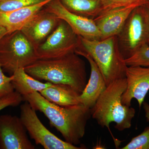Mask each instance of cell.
Wrapping results in <instances>:
<instances>
[{
	"label": "cell",
	"instance_id": "cell-1",
	"mask_svg": "<svg viewBox=\"0 0 149 149\" xmlns=\"http://www.w3.org/2000/svg\"><path fill=\"white\" fill-rule=\"evenodd\" d=\"M36 111L43 113L52 126L61 133L65 141L74 146L80 143L85 135L91 109L80 104L71 106H59L46 100L39 92L23 97Z\"/></svg>",
	"mask_w": 149,
	"mask_h": 149
},
{
	"label": "cell",
	"instance_id": "cell-2",
	"mask_svg": "<svg viewBox=\"0 0 149 149\" xmlns=\"http://www.w3.org/2000/svg\"><path fill=\"white\" fill-rule=\"evenodd\" d=\"M24 69L37 80L68 85L80 94L87 85L85 62L75 53L57 58L38 59Z\"/></svg>",
	"mask_w": 149,
	"mask_h": 149
},
{
	"label": "cell",
	"instance_id": "cell-3",
	"mask_svg": "<svg viewBox=\"0 0 149 149\" xmlns=\"http://www.w3.org/2000/svg\"><path fill=\"white\" fill-rule=\"evenodd\" d=\"M127 88L126 78L118 79L107 85L95 105L91 109V114L102 128H109L112 122L118 131L129 129L136 114V110L123 104L122 96Z\"/></svg>",
	"mask_w": 149,
	"mask_h": 149
},
{
	"label": "cell",
	"instance_id": "cell-4",
	"mask_svg": "<svg viewBox=\"0 0 149 149\" xmlns=\"http://www.w3.org/2000/svg\"><path fill=\"white\" fill-rule=\"evenodd\" d=\"M80 39L79 48L94 60L107 86L115 80L125 78L128 66L119 49L117 36L99 40H89L81 37Z\"/></svg>",
	"mask_w": 149,
	"mask_h": 149
},
{
	"label": "cell",
	"instance_id": "cell-5",
	"mask_svg": "<svg viewBox=\"0 0 149 149\" xmlns=\"http://www.w3.org/2000/svg\"><path fill=\"white\" fill-rule=\"evenodd\" d=\"M38 59L36 49L21 30L7 34L0 41V64L10 75Z\"/></svg>",
	"mask_w": 149,
	"mask_h": 149
},
{
	"label": "cell",
	"instance_id": "cell-6",
	"mask_svg": "<svg viewBox=\"0 0 149 149\" xmlns=\"http://www.w3.org/2000/svg\"><path fill=\"white\" fill-rule=\"evenodd\" d=\"M119 49L125 59L149 44V13L146 4L132 11L117 35Z\"/></svg>",
	"mask_w": 149,
	"mask_h": 149
},
{
	"label": "cell",
	"instance_id": "cell-7",
	"mask_svg": "<svg viewBox=\"0 0 149 149\" xmlns=\"http://www.w3.org/2000/svg\"><path fill=\"white\" fill-rule=\"evenodd\" d=\"M81 39L64 20L61 19L53 32L36 49L38 59L57 58L75 52Z\"/></svg>",
	"mask_w": 149,
	"mask_h": 149
},
{
	"label": "cell",
	"instance_id": "cell-8",
	"mask_svg": "<svg viewBox=\"0 0 149 149\" xmlns=\"http://www.w3.org/2000/svg\"><path fill=\"white\" fill-rule=\"evenodd\" d=\"M20 117L31 139L45 149H85L63 141L51 133L40 121L36 111L27 102L20 106Z\"/></svg>",
	"mask_w": 149,
	"mask_h": 149
},
{
	"label": "cell",
	"instance_id": "cell-9",
	"mask_svg": "<svg viewBox=\"0 0 149 149\" xmlns=\"http://www.w3.org/2000/svg\"><path fill=\"white\" fill-rule=\"evenodd\" d=\"M20 117L0 116V149H34Z\"/></svg>",
	"mask_w": 149,
	"mask_h": 149
},
{
	"label": "cell",
	"instance_id": "cell-10",
	"mask_svg": "<svg viewBox=\"0 0 149 149\" xmlns=\"http://www.w3.org/2000/svg\"><path fill=\"white\" fill-rule=\"evenodd\" d=\"M44 8L65 21L80 37L89 40L101 39L100 32L93 19L70 12L63 6L60 0H52Z\"/></svg>",
	"mask_w": 149,
	"mask_h": 149
},
{
	"label": "cell",
	"instance_id": "cell-11",
	"mask_svg": "<svg viewBox=\"0 0 149 149\" xmlns=\"http://www.w3.org/2000/svg\"><path fill=\"white\" fill-rule=\"evenodd\" d=\"M127 88L122 96L123 104L131 106L133 99L141 108L149 91V67L127 66L125 72Z\"/></svg>",
	"mask_w": 149,
	"mask_h": 149
},
{
	"label": "cell",
	"instance_id": "cell-12",
	"mask_svg": "<svg viewBox=\"0 0 149 149\" xmlns=\"http://www.w3.org/2000/svg\"><path fill=\"white\" fill-rule=\"evenodd\" d=\"M60 20L56 15L44 8L21 31L36 49L53 32Z\"/></svg>",
	"mask_w": 149,
	"mask_h": 149
},
{
	"label": "cell",
	"instance_id": "cell-13",
	"mask_svg": "<svg viewBox=\"0 0 149 149\" xmlns=\"http://www.w3.org/2000/svg\"><path fill=\"white\" fill-rule=\"evenodd\" d=\"M142 5L143 4H134L102 11L93 19L100 32L101 39L117 36L132 11Z\"/></svg>",
	"mask_w": 149,
	"mask_h": 149
},
{
	"label": "cell",
	"instance_id": "cell-14",
	"mask_svg": "<svg viewBox=\"0 0 149 149\" xmlns=\"http://www.w3.org/2000/svg\"><path fill=\"white\" fill-rule=\"evenodd\" d=\"M74 53L84 57L88 60L91 66L90 79L83 92L79 96V99L80 104L91 109L107 88L106 83L98 66L91 56L80 48Z\"/></svg>",
	"mask_w": 149,
	"mask_h": 149
},
{
	"label": "cell",
	"instance_id": "cell-15",
	"mask_svg": "<svg viewBox=\"0 0 149 149\" xmlns=\"http://www.w3.org/2000/svg\"><path fill=\"white\" fill-rule=\"evenodd\" d=\"M51 1L46 0L12 11L0 13V25L6 29L8 34L21 30Z\"/></svg>",
	"mask_w": 149,
	"mask_h": 149
},
{
	"label": "cell",
	"instance_id": "cell-16",
	"mask_svg": "<svg viewBox=\"0 0 149 149\" xmlns=\"http://www.w3.org/2000/svg\"><path fill=\"white\" fill-rule=\"evenodd\" d=\"M40 93L49 102L59 106L69 107L80 104V94L68 85L53 84Z\"/></svg>",
	"mask_w": 149,
	"mask_h": 149
},
{
	"label": "cell",
	"instance_id": "cell-17",
	"mask_svg": "<svg viewBox=\"0 0 149 149\" xmlns=\"http://www.w3.org/2000/svg\"><path fill=\"white\" fill-rule=\"evenodd\" d=\"M12 83L15 91L21 95L22 97L34 92H39L52 85V83H43L35 79L25 72L24 68L17 70L12 74Z\"/></svg>",
	"mask_w": 149,
	"mask_h": 149
},
{
	"label": "cell",
	"instance_id": "cell-18",
	"mask_svg": "<svg viewBox=\"0 0 149 149\" xmlns=\"http://www.w3.org/2000/svg\"><path fill=\"white\" fill-rule=\"evenodd\" d=\"M72 13L93 19L103 10L102 0H60Z\"/></svg>",
	"mask_w": 149,
	"mask_h": 149
},
{
	"label": "cell",
	"instance_id": "cell-19",
	"mask_svg": "<svg viewBox=\"0 0 149 149\" xmlns=\"http://www.w3.org/2000/svg\"><path fill=\"white\" fill-rule=\"evenodd\" d=\"M126 65L129 66L149 67V46L145 45L132 55L125 59Z\"/></svg>",
	"mask_w": 149,
	"mask_h": 149
},
{
	"label": "cell",
	"instance_id": "cell-20",
	"mask_svg": "<svg viewBox=\"0 0 149 149\" xmlns=\"http://www.w3.org/2000/svg\"><path fill=\"white\" fill-rule=\"evenodd\" d=\"M46 0H0V13L8 12Z\"/></svg>",
	"mask_w": 149,
	"mask_h": 149
},
{
	"label": "cell",
	"instance_id": "cell-21",
	"mask_svg": "<svg viewBox=\"0 0 149 149\" xmlns=\"http://www.w3.org/2000/svg\"><path fill=\"white\" fill-rule=\"evenodd\" d=\"M122 149H149V127H146L143 131L133 138Z\"/></svg>",
	"mask_w": 149,
	"mask_h": 149
},
{
	"label": "cell",
	"instance_id": "cell-22",
	"mask_svg": "<svg viewBox=\"0 0 149 149\" xmlns=\"http://www.w3.org/2000/svg\"><path fill=\"white\" fill-rule=\"evenodd\" d=\"M24 100L23 97L16 91L0 98V111L9 107H16Z\"/></svg>",
	"mask_w": 149,
	"mask_h": 149
},
{
	"label": "cell",
	"instance_id": "cell-23",
	"mask_svg": "<svg viewBox=\"0 0 149 149\" xmlns=\"http://www.w3.org/2000/svg\"><path fill=\"white\" fill-rule=\"evenodd\" d=\"M146 3V0H102L103 10L126 6L134 4H145Z\"/></svg>",
	"mask_w": 149,
	"mask_h": 149
},
{
	"label": "cell",
	"instance_id": "cell-24",
	"mask_svg": "<svg viewBox=\"0 0 149 149\" xmlns=\"http://www.w3.org/2000/svg\"><path fill=\"white\" fill-rule=\"evenodd\" d=\"M12 79V75L8 77L5 75L0 64V98L15 91Z\"/></svg>",
	"mask_w": 149,
	"mask_h": 149
},
{
	"label": "cell",
	"instance_id": "cell-25",
	"mask_svg": "<svg viewBox=\"0 0 149 149\" xmlns=\"http://www.w3.org/2000/svg\"><path fill=\"white\" fill-rule=\"evenodd\" d=\"M147 121L149 122V104L144 101L142 104Z\"/></svg>",
	"mask_w": 149,
	"mask_h": 149
},
{
	"label": "cell",
	"instance_id": "cell-26",
	"mask_svg": "<svg viewBox=\"0 0 149 149\" xmlns=\"http://www.w3.org/2000/svg\"><path fill=\"white\" fill-rule=\"evenodd\" d=\"M8 34L7 31L3 27L0 25V41L7 34Z\"/></svg>",
	"mask_w": 149,
	"mask_h": 149
},
{
	"label": "cell",
	"instance_id": "cell-27",
	"mask_svg": "<svg viewBox=\"0 0 149 149\" xmlns=\"http://www.w3.org/2000/svg\"><path fill=\"white\" fill-rule=\"evenodd\" d=\"M145 4H146V6L147 8H148V10L149 13V3H146Z\"/></svg>",
	"mask_w": 149,
	"mask_h": 149
},
{
	"label": "cell",
	"instance_id": "cell-28",
	"mask_svg": "<svg viewBox=\"0 0 149 149\" xmlns=\"http://www.w3.org/2000/svg\"><path fill=\"white\" fill-rule=\"evenodd\" d=\"M146 1L147 3H149V0H146Z\"/></svg>",
	"mask_w": 149,
	"mask_h": 149
}]
</instances>
